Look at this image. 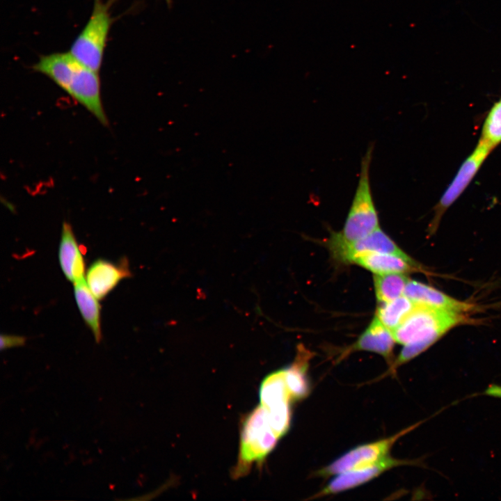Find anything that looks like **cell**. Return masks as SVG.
Returning a JSON list of instances; mask_svg holds the SVG:
<instances>
[{
    "instance_id": "obj_1",
    "label": "cell",
    "mask_w": 501,
    "mask_h": 501,
    "mask_svg": "<svg viewBox=\"0 0 501 501\" xmlns=\"http://www.w3.org/2000/svg\"><path fill=\"white\" fill-rule=\"evenodd\" d=\"M31 67L52 80L101 124L108 125L102 101L99 72L81 63L70 51L42 55Z\"/></svg>"
},
{
    "instance_id": "obj_2",
    "label": "cell",
    "mask_w": 501,
    "mask_h": 501,
    "mask_svg": "<svg viewBox=\"0 0 501 501\" xmlns=\"http://www.w3.org/2000/svg\"><path fill=\"white\" fill-rule=\"evenodd\" d=\"M467 322L462 312L415 304L392 333L395 342L403 345L422 340L433 345L450 329Z\"/></svg>"
},
{
    "instance_id": "obj_3",
    "label": "cell",
    "mask_w": 501,
    "mask_h": 501,
    "mask_svg": "<svg viewBox=\"0 0 501 501\" xmlns=\"http://www.w3.org/2000/svg\"><path fill=\"white\" fill-rule=\"evenodd\" d=\"M374 144H370L361 160L359 180L344 228L337 232L344 240L362 239L379 227L378 213L370 184V164Z\"/></svg>"
},
{
    "instance_id": "obj_4",
    "label": "cell",
    "mask_w": 501,
    "mask_h": 501,
    "mask_svg": "<svg viewBox=\"0 0 501 501\" xmlns=\"http://www.w3.org/2000/svg\"><path fill=\"white\" fill-rule=\"evenodd\" d=\"M111 4L94 0L91 14L73 41L70 52L81 63L99 72L113 23Z\"/></svg>"
},
{
    "instance_id": "obj_5",
    "label": "cell",
    "mask_w": 501,
    "mask_h": 501,
    "mask_svg": "<svg viewBox=\"0 0 501 501\" xmlns=\"http://www.w3.org/2000/svg\"><path fill=\"white\" fill-rule=\"evenodd\" d=\"M279 438L269 422L265 408L260 404L243 423L239 461L234 475H244L253 463L261 462L273 450Z\"/></svg>"
},
{
    "instance_id": "obj_6",
    "label": "cell",
    "mask_w": 501,
    "mask_h": 501,
    "mask_svg": "<svg viewBox=\"0 0 501 501\" xmlns=\"http://www.w3.org/2000/svg\"><path fill=\"white\" fill-rule=\"evenodd\" d=\"M414 424L388 438L357 446L317 470V477H328L373 464L389 455L395 442L420 425Z\"/></svg>"
},
{
    "instance_id": "obj_7",
    "label": "cell",
    "mask_w": 501,
    "mask_h": 501,
    "mask_svg": "<svg viewBox=\"0 0 501 501\" xmlns=\"http://www.w3.org/2000/svg\"><path fill=\"white\" fill-rule=\"evenodd\" d=\"M492 150L486 143L479 140L473 152L463 162L434 207V216L429 227L430 234L436 232L445 212L463 192Z\"/></svg>"
},
{
    "instance_id": "obj_8",
    "label": "cell",
    "mask_w": 501,
    "mask_h": 501,
    "mask_svg": "<svg viewBox=\"0 0 501 501\" xmlns=\"http://www.w3.org/2000/svg\"><path fill=\"white\" fill-rule=\"evenodd\" d=\"M327 245L333 257L344 263H351L356 256L365 252L406 254L379 227L366 237L353 241H345L334 232Z\"/></svg>"
},
{
    "instance_id": "obj_9",
    "label": "cell",
    "mask_w": 501,
    "mask_h": 501,
    "mask_svg": "<svg viewBox=\"0 0 501 501\" xmlns=\"http://www.w3.org/2000/svg\"><path fill=\"white\" fill-rule=\"evenodd\" d=\"M404 465H420V462L398 459L388 455L373 464L336 475L326 486L310 499L337 494L353 488L373 479L389 469Z\"/></svg>"
},
{
    "instance_id": "obj_10",
    "label": "cell",
    "mask_w": 501,
    "mask_h": 501,
    "mask_svg": "<svg viewBox=\"0 0 501 501\" xmlns=\"http://www.w3.org/2000/svg\"><path fill=\"white\" fill-rule=\"evenodd\" d=\"M131 276L128 262L123 258L118 264L99 259L86 272V283L98 300L104 299L117 285Z\"/></svg>"
},
{
    "instance_id": "obj_11",
    "label": "cell",
    "mask_w": 501,
    "mask_h": 501,
    "mask_svg": "<svg viewBox=\"0 0 501 501\" xmlns=\"http://www.w3.org/2000/svg\"><path fill=\"white\" fill-rule=\"evenodd\" d=\"M395 342L392 331L374 316L368 327L353 344L343 351L342 356L356 351H371L383 356L390 365L394 360Z\"/></svg>"
},
{
    "instance_id": "obj_12",
    "label": "cell",
    "mask_w": 501,
    "mask_h": 501,
    "mask_svg": "<svg viewBox=\"0 0 501 501\" xmlns=\"http://www.w3.org/2000/svg\"><path fill=\"white\" fill-rule=\"evenodd\" d=\"M404 295L415 304L452 312L464 313L475 308L472 304L454 299L431 286L415 280L408 281Z\"/></svg>"
},
{
    "instance_id": "obj_13",
    "label": "cell",
    "mask_w": 501,
    "mask_h": 501,
    "mask_svg": "<svg viewBox=\"0 0 501 501\" xmlns=\"http://www.w3.org/2000/svg\"><path fill=\"white\" fill-rule=\"evenodd\" d=\"M351 263L356 264L374 274L406 273L422 270L420 264L406 254L365 252L356 256Z\"/></svg>"
},
{
    "instance_id": "obj_14",
    "label": "cell",
    "mask_w": 501,
    "mask_h": 501,
    "mask_svg": "<svg viewBox=\"0 0 501 501\" xmlns=\"http://www.w3.org/2000/svg\"><path fill=\"white\" fill-rule=\"evenodd\" d=\"M58 260L65 278L75 283L84 280L85 262L72 226L67 222L62 225L58 249Z\"/></svg>"
},
{
    "instance_id": "obj_15",
    "label": "cell",
    "mask_w": 501,
    "mask_h": 501,
    "mask_svg": "<svg viewBox=\"0 0 501 501\" xmlns=\"http://www.w3.org/2000/svg\"><path fill=\"white\" fill-rule=\"evenodd\" d=\"M74 294L79 310L91 330L97 343L102 340L100 305L84 280L74 283Z\"/></svg>"
},
{
    "instance_id": "obj_16",
    "label": "cell",
    "mask_w": 501,
    "mask_h": 501,
    "mask_svg": "<svg viewBox=\"0 0 501 501\" xmlns=\"http://www.w3.org/2000/svg\"><path fill=\"white\" fill-rule=\"evenodd\" d=\"M310 354L301 347L294 363L284 369L286 384L292 401L304 398L308 392L306 369Z\"/></svg>"
},
{
    "instance_id": "obj_17",
    "label": "cell",
    "mask_w": 501,
    "mask_h": 501,
    "mask_svg": "<svg viewBox=\"0 0 501 501\" xmlns=\"http://www.w3.org/2000/svg\"><path fill=\"white\" fill-rule=\"evenodd\" d=\"M260 404L264 408L285 402L290 403L292 399L283 369L273 372L264 379L260 389Z\"/></svg>"
},
{
    "instance_id": "obj_18",
    "label": "cell",
    "mask_w": 501,
    "mask_h": 501,
    "mask_svg": "<svg viewBox=\"0 0 501 501\" xmlns=\"http://www.w3.org/2000/svg\"><path fill=\"white\" fill-rule=\"evenodd\" d=\"M379 303L375 316L391 331L415 306V304L404 295L388 302Z\"/></svg>"
},
{
    "instance_id": "obj_19",
    "label": "cell",
    "mask_w": 501,
    "mask_h": 501,
    "mask_svg": "<svg viewBox=\"0 0 501 501\" xmlns=\"http://www.w3.org/2000/svg\"><path fill=\"white\" fill-rule=\"evenodd\" d=\"M409 280L405 273L374 274V285L378 302H388L404 295Z\"/></svg>"
},
{
    "instance_id": "obj_20",
    "label": "cell",
    "mask_w": 501,
    "mask_h": 501,
    "mask_svg": "<svg viewBox=\"0 0 501 501\" xmlns=\"http://www.w3.org/2000/svg\"><path fill=\"white\" fill-rule=\"evenodd\" d=\"M480 140L492 149L501 142V99L488 112L482 127Z\"/></svg>"
},
{
    "instance_id": "obj_21",
    "label": "cell",
    "mask_w": 501,
    "mask_h": 501,
    "mask_svg": "<svg viewBox=\"0 0 501 501\" xmlns=\"http://www.w3.org/2000/svg\"><path fill=\"white\" fill-rule=\"evenodd\" d=\"M265 409L271 428L279 438L282 437L289 428V403H281Z\"/></svg>"
},
{
    "instance_id": "obj_22",
    "label": "cell",
    "mask_w": 501,
    "mask_h": 501,
    "mask_svg": "<svg viewBox=\"0 0 501 501\" xmlns=\"http://www.w3.org/2000/svg\"><path fill=\"white\" fill-rule=\"evenodd\" d=\"M1 349H7L13 347L24 346L26 343V338L24 336L15 335H1Z\"/></svg>"
},
{
    "instance_id": "obj_23",
    "label": "cell",
    "mask_w": 501,
    "mask_h": 501,
    "mask_svg": "<svg viewBox=\"0 0 501 501\" xmlns=\"http://www.w3.org/2000/svg\"><path fill=\"white\" fill-rule=\"evenodd\" d=\"M164 1L167 3L168 5H169V6L170 5L171 0H164Z\"/></svg>"
}]
</instances>
